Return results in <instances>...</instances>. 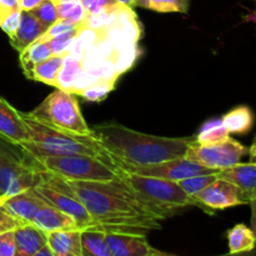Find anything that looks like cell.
Here are the masks:
<instances>
[{"label": "cell", "instance_id": "f1b7e54d", "mask_svg": "<svg viewBox=\"0 0 256 256\" xmlns=\"http://www.w3.org/2000/svg\"><path fill=\"white\" fill-rule=\"evenodd\" d=\"M115 89V82L106 79H98L92 82L89 86L79 92V96H82L88 102H98L104 100L112 90Z\"/></svg>", "mask_w": 256, "mask_h": 256}, {"label": "cell", "instance_id": "4316f807", "mask_svg": "<svg viewBox=\"0 0 256 256\" xmlns=\"http://www.w3.org/2000/svg\"><path fill=\"white\" fill-rule=\"evenodd\" d=\"M136 6L156 12H189V0H136Z\"/></svg>", "mask_w": 256, "mask_h": 256}, {"label": "cell", "instance_id": "8fae6325", "mask_svg": "<svg viewBox=\"0 0 256 256\" xmlns=\"http://www.w3.org/2000/svg\"><path fill=\"white\" fill-rule=\"evenodd\" d=\"M112 256H166L169 254L155 249L145 234L132 232H105Z\"/></svg>", "mask_w": 256, "mask_h": 256}, {"label": "cell", "instance_id": "ffe728a7", "mask_svg": "<svg viewBox=\"0 0 256 256\" xmlns=\"http://www.w3.org/2000/svg\"><path fill=\"white\" fill-rule=\"evenodd\" d=\"M222 120L230 134H248L254 125V114L249 106L240 105L226 112Z\"/></svg>", "mask_w": 256, "mask_h": 256}, {"label": "cell", "instance_id": "d590c367", "mask_svg": "<svg viewBox=\"0 0 256 256\" xmlns=\"http://www.w3.org/2000/svg\"><path fill=\"white\" fill-rule=\"evenodd\" d=\"M80 2H82L86 14L100 12V10L108 9V8L119 4V2H116V0H80Z\"/></svg>", "mask_w": 256, "mask_h": 256}, {"label": "cell", "instance_id": "7c38bea8", "mask_svg": "<svg viewBox=\"0 0 256 256\" xmlns=\"http://www.w3.org/2000/svg\"><path fill=\"white\" fill-rule=\"evenodd\" d=\"M44 202L32 188L12 196H0V205L22 224H32V218Z\"/></svg>", "mask_w": 256, "mask_h": 256}, {"label": "cell", "instance_id": "52a82bcc", "mask_svg": "<svg viewBox=\"0 0 256 256\" xmlns=\"http://www.w3.org/2000/svg\"><path fill=\"white\" fill-rule=\"evenodd\" d=\"M32 190L45 202L72 216L79 230H89L95 226L94 220L88 210L62 178L42 172V182L35 185Z\"/></svg>", "mask_w": 256, "mask_h": 256}, {"label": "cell", "instance_id": "277c9868", "mask_svg": "<svg viewBox=\"0 0 256 256\" xmlns=\"http://www.w3.org/2000/svg\"><path fill=\"white\" fill-rule=\"evenodd\" d=\"M122 179L134 194L150 208L162 220L174 216L182 209L198 206L204 209V205L182 190L176 182L162 178L144 176L130 174L122 170Z\"/></svg>", "mask_w": 256, "mask_h": 256}, {"label": "cell", "instance_id": "44dd1931", "mask_svg": "<svg viewBox=\"0 0 256 256\" xmlns=\"http://www.w3.org/2000/svg\"><path fill=\"white\" fill-rule=\"evenodd\" d=\"M228 244L230 254H242L255 249L256 239L250 228L245 224H236L228 230Z\"/></svg>", "mask_w": 256, "mask_h": 256}, {"label": "cell", "instance_id": "836d02e7", "mask_svg": "<svg viewBox=\"0 0 256 256\" xmlns=\"http://www.w3.org/2000/svg\"><path fill=\"white\" fill-rule=\"evenodd\" d=\"M16 245H15L14 230H9L0 234V256H15Z\"/></svg>", "mask_w": 256, "mask_h": 256}, {"label": "cell", "instance_id": "d6a6232c", "mask_svg": "<svg viewBox=\"0 0 256 256\" xmlns=\"http://www.w3.org/2000/svg\"><path fill=\"white\" fill-rule=\"evenodd\" d=\"M80 28H82V25H75L72 24V22H68V20H64V19H58L52 26H49V29H48L46 32H45V34L42 35V36H40L39 39L44 40V42H48V40L52 39V38L65 34V32H72V30H78L80 29Z\"/></svg>", "mask_w": 256, "mask_h": 256}, {"label": "cell", "instance_id": "ac0fdd59", "mask_svg": "<svg viewBox=\"0 0 256 256\" xmlns=\"http://www.w3.org/2000/svg\"><path fill=\"white\" fill-rule=\"evenodd\" d=\"M48 245L54 256H82V230H55L46 232Z\"/></svg>", "mask_w": 256, "mask_h": 256}, {"label": "cell", "instance_id": "f6af8a7d", "mask_svg": "<svg viewBox=\"0 0 256 256\" xmlns=\"http://www.w3.org/2000/svg\"><path fill=\"white\" fill-rule=\"evenodd\" d=\"M252 2H256V0H252Z\"/></svg>", "mask_w": 256, "mask_h": 256}, {"label": "cell", "instance_id": "4dcf8cb0", "mask_svg": "<svg viewBox=\"0 0 256 256\" xmlns=\"http://www.w3.org/2000/svg\"><path fill=\"white\" fill-rule=\"evenodd\" d=\"M35 18L42 22V25L49 29L58 19H59V14H58L56 5L54 4L52 0H42L36 8L30 10Z\"/></svg>", "mask_w": 256, "mask_h": 256}, {"label": "cell", "instance_id": "7a4b0ae2", "mask_svg": "<svg viewBox=\"0 0 256 256\" xmlns=\"http://www.w3.org/2000/svg\"><path fill=\"white\" fill-rule=\"evenodd\" d=\"M92 134L119 168L145 166L184 158L190 145L196 142L195 136H155L118 124L95 126Z\"/></svg>", "mask_w": 256, "mask_h": 256}, {"label": "cell", "instance_id": "8992f818", "mask_svg": "<svg viewBox=\"0 0 256 256\" xmlns=\"http://www.w3.org/2000/svg\"><path fill=\"white\" fill-rule=\"evenodd\" d=\"M30 116L38 122L60 130L64 132L76 135H92V129L88 126L82 112L79 102L72 92L56 89L44 102L29 112Z\"/></svg>", "mask_w": 256, "mask_h": 256}, {"label": "cell", "instance_id": "d6986e66", "mask_svg": "<svg viewBox=\"0 0 256 256\" xmlns=\"http://www.w3.org/2000/svg\"><path fill=\"white\" fill-rule=\"evenodd\" d=\"M52 50H50L48 42H44L42 39L35 40L34 42L25 48L22 52H19V62L22 65V69L24 72V75L28 79L32 80V72L34 68L39 62H44L49 56H52Z\"/></svg>", "mask_w": 256, "mask_h": 256}, {"label": "cell", "instance_id": "74e56055", "mask_svg": "<svg viewBox=\"0 0 256 256\" xmlns=\"http://www.w3.org/2000/svg\"><path fill=\"white\" fill-rule=\"evenodd\" d=\"M25 150L22 149L20 145H15L5 140L4 138L0 136V152H24Z\"/></svg>", "mask_w": 256, "mask_h": 256}, {"label": "cell", "instance_id": "83f0119b", "mask_svg": "<svg viewBox=\"0 0 256 256\" xmlns=\"http://www.w3.org/2000/svg\"><path fill=\"white\" fill-rule=\"evenodd\" d=\"M139 54L140 50L139 45L138 44H130L126 45V46L115 50L112 60V62H114L115 70H116L119 76L134 66L138 58H139Z\"/></svg>", "mask_w": 256, "mask_h": 256}, {"label": "cell", "instance_id": "484cf974", "mask_svg": "<svg viewBox=\"0 0 256 256\" xmlns=\"http://www.w3.org/2000/svg\"><path fill=\"white\" fill-rule=\"evenodd\" d=\"M82 62L65 55L62 60V65L60 68L56 76V89L65 90V92H72V86L74 84V80L82 72Z\"/></svg>", "mask_w": 256, "mask_h": 256}, {"label": "cell", "instance_id": "5b68a950", "mask_svg": "<svg viewBox=\"0 0 256 256\" xmlns=\"http://www.w3.org/2000/svg\"><path fill=\"white\" fill-rule=\"evenodd\" d=\"M42 172L76 182H109L120 179L122 169L89 155H44L32 158Z\"/></svg>", "mask_w": 256, "mask_h": 256}, {"label": "cell", "instance_id": "603a6c76", "mask_svg": "<svg viewBox=\"0 0 256 256\" xmlns=\"http://www.w3.org/2000/svg\"><path fill=\"white\" fill-rule=\"evenodd\" d=\"M62 60L64 56L52 55L44 62H39L32 72V80L56 88V76L62 65Z\"/></svg>", "mask_w": 256, "mask_h": 256}, {"label": "cell", "instance_id": "9a60e30c", "mask_svg": "<svg viewBox=\"0 0 256 256\" xmlns=\"http://www.w3.org/2000/svg\"><path fill=\"white\" fill-rule=\"evenodd\" d=\"M32 225L39 228L45 232H55V230H72L78 229V225L72 216L60 212L56 208L52 206L48 202L40 206L35 216L32 218Z\"/></svg>", "mask_w": 256, "mask_h": 256}, {"label": "cell", "instance_id": "b9f144b4", "mask_svg": "<svg viewBox=\"0 0 256 256\" xmlns=\"http://www.w3.org/2000/svg\"><path fill=\"white\" fill-rule=\"evenodd\" d=\"M242 20L248 22H252V24L256 25V9L254 10H250L246 15L242 16Z\"/></svg>", "mask_w": 256, "mask_h": 256}, {"label": "cell", "instance_id": "ee69618b", "mask_svg": "<svg viewBox=\"0 0 256 256\" xmlns=\"http://www.w3.org/2000/svg\"><path fill=\"white\" fill-rule=\"evenodd\" d=\"M116 2H119L120 4L125 5V6H129V8L136 6V0H116Z\"/></svg>", "mask_w": 256, "mask_h": 256}, {"label": "cell", "instance_id": "1f68e13d", "mask_svg": "<svg viewBox=\"0 0 256 256\" xmlns=\"http://www.w3.org/2000/svg\"><path fill=\"white\" fill-rule=\"evenodd\" d=\"M78 30H72V32H65V34L58 35V36L52 38V39L48 40V44H49L50 50H52V55H60V56H65L69 52L70 45L74 42L75 36H76Z\"/></svg>", "mask_w": 256, "mask_h": 256}, {"label": "cell", "instance_id": "9c48e42d", "mask_svg": "<svg viewBox=\"0 0 256 256\" xmlns=\"http://www.w3.org/2000/svg\"><path fill=\"white\" fill-rule=\"evenodd\" d=\"M120 169L125 172H130V174L162 178V179L172 180V182H176L182 179H186V178L204 174H214V172H219V170L202 166L198 162L186 159L185 156L179 158V159L168 160V162H159V164L145 165V166H129V165H125Z\"/></svg>", "mask_w": 256, "mask_h": 256}, {"label": "cell", "instance_id": "7bdbcfd3", "mask_svg": "<svg viewBox=\"0 0 256 256\" xmlns=\"http://www.w3.org/2000/svg\"><path fill=\"white\" fill-rule=\"evenodd\" d=\"M35 256H54V254H52V250L50 249L49 245L46 244L44 245V246H42L36 254H35Z\"/></svg>", "mask_w": 256, "mask_h": 256}, {"label": "cell", "instance_id": "e0dca14e", "mask_svg": "<svg viewBox=\"0 0 256 256\" xmlns=\"http://www.w3.org/2000/svg\"><path fill=\"white\" fill-rule=\"evenodd\" d=\"M16 255L35 256L44 245L48 244V234L32 224L22 225L14 230Z\"/></svg>", "mask_w": 256, "mask_h": 256}, {"label": "cell", "instance_id": "f546056e", "mask_svg": "<svg viewBox=\"0 0 256 256\" xmlns=\"http://www.w3.org/2000/svg\"><path fill=\"white\" fill-rule=\"evenodd\" d=\"M218 179V172L214 174H204V175H196V176L186 178V179H182L180 182H178V184L182 188L184 192H186L188 194L192 195V196H196L202 190H204L205 188L209 186L212 182Z\"/></svg>", "mask_w": 256, "mask_h": 256}, {"label": "cell", "instance_id": "e575fe53", "mask_svg": "<svg viewBox=\"0 0 256 256\" xmlns=\"http://www.w3.org/2000/svg\"><path fill=\"white\" fill-rule=\"evenodd\" d=\"M20 16H22V9L15 10V12H12V14L8 15V16L4 19V22L0 24V28H2V32L9 36V39L12 36H14L18 28H19Z\"/></svg>", "mask_w": 256, "mask_h": 256}, {"label": "cell", "instance_id": "2e32d148", "mask_svg": "<svg viewBox=\"0 0 256 256\" xmlns=\"http://www.w3.org/2000/svg\"><path fill=\"white\" fill-rule=\"evenodd\" d=\"M48 28L42 25L36 18L32 15V12L22 10V16H20V24L14 36L10 38V44L18 52H22L26 46H29L32 42L39 39L40 36L45 34Z\"/></svg>", "mask_w": 256, "mask_h": 256}, {"label": "cell", "instance_id": "ab89813d", "mask_svg": "<svg viewBox=\"0 0 256 256\" xmlns=\"http://www.w3.org/2000/svg\"><path fill=\"white\" fill-rule=\"evenodd\" d=\"M249 204L250 208H252V220H250L252 222V230L254 232V236L256 239V198L252 199Z\"/></svg>", "mask_w": 256, "mask_h": 256}, {"label": "cell", "instance_id": "cb8c5ba5", "mask_svg": "<svg viewBox=\"0 0 256 256\" xmlns=\"http://www.w3.org/2000/svg\"><path fill=\"white\" fill-rule=\"evenodd\" d=\"M229 136L230 132L224 126L222 119H210L202 125L195 139L198 144L206 145L224 142Z\"/></svg>", "mask_w": 256, "mask_h": 256}, {"label": "cell", "instance_id": "60d3db41", "mask_svg": "<svg viewBox=\"0 0 256 256\" xmlns=\"http://www.w3.org/2000/svg\"><path fill=\"white\" fill-rule=\"evenodd\" d=\"M248 154H249V156H250L249 162H252V164H256V136H255L254 142H252V146H250L249 152H248Z\"/></svg>", "mask_w": 256, "mask_h": 256}, {"label": "cell", "instance_id": "ba28073f", "mask_svg": "<svg viewBox=\"0 0 256 256\" xmlns=\"http://www.w3.org/2000/svg\"><path fill=\"white\" fill-rule=\"evenodd\" d=\"M248 152L249 149L245 145L229 136L224 142L215 144L202 145L195 142L190 145L185 158L209 169L222 170L240 162Z\"/></svg>", "mask_w": 256, "mask_h": 256}, {"label": "cell", "instance_id": "d4e9b609", "mask_svg": "<svg viewBox=\"0 0 256 256\" xmlns=\"http://www.w3.org/2000/svg\"><path fill=\"white\" fill-rule=\"evenodd\" d=\"M56 5L59 19L68 20L75 25L84 26L86 12L80 0H52Z\"/></svg>", "mask_w": 256, "mask_h": 256}, {"label": "cell", "instance_id": "3957f363", "mask_svg": "<svg viewBox=\"0 0 256 256\" xmlns=\"http://www.w3.org/2000/svg\"><path fill=\"white\" fill-rule=\"evenodd\" d=\"M29 132V142L20 146L32 158L44 155H89L102 160L112 166L119 168L112 155L92 135H76L52 129L38 122L29 112H20Z\"/></svg>", "mask_w": 256, "mask_h": 256}, {"label": "cell", "instance_id": "30bf717a", "mask_svg": "<svg viewBox=\"0 0 256 256\" xmlns=\"http://www.w3.org/2000/svg\"><path fill=\"white\" fill-rule=\"evenodd\" d=\"M195 198L204 205L205 212H209L210 214L212 210H222L246 204L242 190L236 185L219 178Z\"/></svg>", "mask_w": 256, "mask_h": 256}, {"label": "cell", "instance_id": "6da1fadb", "mask_svg": "<svg viewBox=\"0 0 256 256\" xmlns=\"http://www.w3.org/2000/svg\"><path fill=\"white\" fill-rule=\"evenodd\" d=\"M65 182L94 220L95 226L89 230L145 234L162 229V219L122 178L109 182Z\"/></svg>", "mask_w": 256, "mask_h": 256}, {"label": "cell", "instance_id": "7402d4cb", "mask_svg": "<svg viewBox=\"0 0 256 256\" xmlns=\"http://www.w3.org/2000/svg\"><path fill=\"white\" fill-rule=\"evenodd\" d=\"M80 240L82 256H112L104 232L82 230Z\"/></svg>", "mask_w": 256, "mask_h": 256}, {"label": "cell", "instance_id": "8d00e7d4", "mask_svg": "<svg viewBox=\"0 0 256 256\" xmlns=\"http://www.w3.org/2000/svg\"><path fill=\"white\" fill-rule=\"evenodd\" d=\"M15 10H20L19 0H0V24Z\"/></svg>", "mask_w": 256, "mask_h": 256}, {"label": "cell", "instance_id": "f35d334b", "mask_svg": "<svg viewBox=\"0 0 256 256\" xmlns=\"http://www.w3.org/2000/svg\"><path fill=\"white\" fill-rule=\"evenodd\" d=\"M42 2V0H19L20 9L30 12V10H32L34 8H36Z\"/></svg>", "mask_w": 256, "mask_h": 256}, {"label": "cell", "instance_id": "4fadbf2b", "mask_svg": "<svg viewBox=\"0 0 256 256\" xmlns=\"http://www.w3.org/2000/svg\"><path fill=\"white\" fill-rule=\"evenodd\" d=\"M0 136L15 145L29 142V132L20 112L2 98H0Z\"/></svg>", "mask_w": 256, "mask_h": 256}, {"label": "cell", "instance_id": "5bb4252c", "mask_svg": "<svg viewBox=\"0 0 256 256\" xmlns=\"http://www.w3.org/2000/svg\"><path fill=\"white\" fill-rule=\"evenodd\" d=\"M219 179L228 180L242 190L246 204L256 198V164H238L218 172Z\"/></svg>", "mask_w": 256, "mask_h": 256}]
</instances>
